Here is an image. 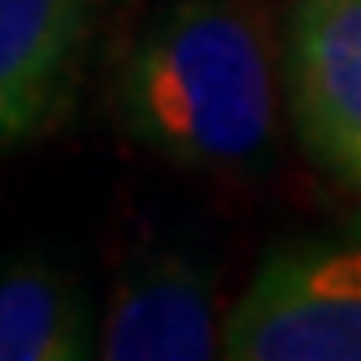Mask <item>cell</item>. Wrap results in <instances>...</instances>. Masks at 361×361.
<instances>
[{"mask_svg":"<svg viewBox=\"0 0 361 361\" xmlns=\"http://www.w3.org/2000/svg\"><path fill=\"white\" fill-rule=\"evenodd\" d=\"M100 361H222L214 274L183 248H144L122 266Z\"/></svg>","mask_w":361,"mask_h":361,"instance_id":"4","label":"cell"},{"mask_svg":"<svg viewBox=\"0 0 361 361\" xmlns=\"http://www.w3.org/2000/svg\"><path fill=\"white\" fill-rule=\"evenodd\" d=\"M283 96L300 148L361 192V0H292Z\"/></svg>","mask_w":361,"mask_h":361,"instance_id":"3","label":"cell"},{"mask_svg":"<svg viewBox=\"0 0 361 361\" xmlns=\"http://www.w3.org/2000/svg\"><path fill=\"white\" fill-rule=\"evenodd\" d=\"M222 361H361V214L262 257L222 322Z\"/></svg>","mask_w":361,"mask_h":361,"instance_id":"2","label":"cell"},{"mask_svg":"<svg viewBox=\"0 0 361 361\" xmlns=\"http://www.w3.org/2000/svg\"><path fill=\"white\" fill-rule=\"evenodd\" d=\"M100 0H0V96L61 92Z\"/></svg>","mask_w":361,"mask_h":361,"instance_id":"6","label":"cell"},{"mask_svg":"<svg viewBox=\"0 0 361 361\" xmlns=\"http://www.w3.org/2000/svg\"><path fill=\"white\" fill-rule=\"evenodd\" d=\"M61 92H35V96H0V148L18 144L22 135H31L35 126L57 109Z\"/></svg>","mask_w":361,"mask_h":361,"instance_id":"7","label":"cell"},{"mask_svg":"<svg viewBox=\"0 0 361 361\" xmlns=\"http://www.w3.org/2000/svg\"><path fill=\"white\" fill-rule=\"evenodd\" d=\"M283 109V35L257 0H170L114 74L122 131L192 170L266 166Z\"/></svg>","mask_w":361,"mask_h":361,"instance_id":"1","label":"cell"},{"mask_svg":"<svg viewBox=\"0 0 361 361\" xmlns=\"http://www.w3.org/2000/svg\"><path fill=\"white\" fill-rule=\"evenodd\" d=\"M0 361H92L87 292L44 257L0 266Z\"/></svg>","mask_w":361,"mask_h":361,"instance_id":"5","label":"cell"}]
</instances>
